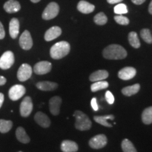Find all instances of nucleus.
<instances>
[{"label": "nucleus", "instance_id": "f257e3e1", "mask_svg": "<svg viewBox=\"0 0 152 152\" xmlns=\"http://www.w3.org/2000/svg\"><path fill=\"white\" fill-rule=\"evenodd\" d=\"M103 56L106 59H123L127 56V52L121 45H111L104 49Z\"/></svg>", "mask_w": 152, "mask_h": 152}, {"label": "nucleus", "instance_id": "f03ea898", "mask_svg": "<svg viewBox=\"0 0 152 152\" xmlns=\"http://www.w3.org/2000/svg\"><path fill=\"white\" fill-rule=\"evenodd\" d=\"M71 46L66 41L58 42L50 49V56L54 59H61L69 54Z\"/></svg>", "mask_w": 152, "mask_h": 152}, {"label": "nucleus", "instance_id": "7ed1b4c3", "mask_svg": "<svg viewBox=\"0 0 152 152\" xmlns=\"http://www.w3.org/2000/svg\"><path fill=\"white\" fill-rule=\"evenodd\" d=\"M73 116L75 118V126L76 129L81 131L90 130L92 127V122L86 114L80 111H75Z\"/></svg>", "mask_w": 152, "mask_h": 152}, {"label": "nucleus", "instance_id": "20e7f679", "mask_svg": "<svg viewBox=\"0 0 152 152\" xmlns=\"http://www.w3.org/2000/svg\"><path fill=\"white\" fill-rule=\"evenodd\" d=\"M59 12V6L56 2L49 3L47 7L44 10L42 15V18L44 20H51L56 17Z\"/></svg>", "mask_w": 152, "mask_h": 152}, {"label": "nucleus", "instance_id": "39448f33", "mask_svg": "<svg viewBox=\"0 0 152 152\" xmlns=\"http://www.w3.org/2000/svg\"><path fill=\"white\" fill-rule=\"evenodd\" d=\"M14 53L11 51H7L0 57V68L2 70L9 69L14 65Z\"/></svg>", "mask_w": 152, "mask_h": 152}, {"label": "nucleus", "instance_id": "423d86ee", "mask_svg": "<svg viewBox=\"0 0 152 152\" xmlns=\"http://www.w3.org/2000/svg\"><path fill=\"white\" fill-rule=\"evenodd\" d=\"M32 73L33 69L31 66L28 64H23L18 68V71L17 72V77L20 82H25L30 78Z\"/></svg>", "mask_w": 152, "mask_h": 152}, {"label": "nucleus", "instance_id": "0eeeda50", "mask_svg": "<svg viewBox=\"0 0 152 152\" xmlns=\"http://www.w3.org/2000/svg\"><path fill=\"white\" fill-rule=\"evenodd\" d=\"M107 144V137L103 134H97L90 139L89 145L91 148L94 149H99L105 147Z\"/></svg>", "mask_w": 152, "mask_h": 152}, {"label": "nucleus", "instance_id": "6e6552de", "mask_svg": "<svg viewBox=\"0 0 152 152\" xmlns=\"http://www.w3.org/2000/svg\"><path fill=\"white\" fill-rule=\"evenodd\" d=\"M33 109V104L31 97L26 96L23 99L20 105V113L23 117L29 116Z\"/></svg>", "mask_w": 152, "mask_h": 152}, {"label": "nucleus", "instance_id": "1a4fd4ad", "mask_svg": "<svg viewBox=\"0 0 152 152\" xmlns=\"http://www.w3.org/2000/svg\"><path fill=\"white\" fill-rule=\"evenodd\" d=\"M26 90L23 85H15L10 88L9 91V96L12 101H17L23 97L26 94Z\"/></svg>", "mask_w": 152, "mask_h": 152}, {"label": "nucleus", "instance_id": "9d476101", "mask_svg": "<svg viewBox=\"0 0 152 152\" xmlns=\"http://www.w3.org/2000/svg\"><path fill=\"white\" fill-rule=\"evenodd\" d=\"M19 45L24 50H29L33 45V39L28 30H25L19 38Z\"/></svg>", "mask_w": 152, "mask_h": 152}, {"label": "nucleus", "instance_id": "9b49d317", "mask_svg": "<svg viewBox=\"0 0 152 152\" xmlns=\"http://www.w3.org/2000/svg\"><path fill=\"white\" fill-rule=\"evenodd\" d=\"M52 70V64L46 61L37 63L34 66L33 71L37 75H45L49 73Z\"/></svg>", "mask_w": 152, "mask_h": 152}, {"label": "nucleus", "instance_id": "f8f14e48", "mask_svg": "<svg viewBox=\"0 0 152 152\" xmlns=\"http://www.w3.org/2000/svg\"><path fill=\"white\" fill-rule=\"evenodd\" d=\"M62 99L60 96H55L49 99V111L54 115H58L60 113V106L61 105Z\"/></svg>", "mask_w": 152, "mask_h": 152}, {"label": "nucleus", "instance_id": "ddd939ff", "mask_svg": "<svg viewBox=\"0 0 152 152\" xmlns=\"http://www.w3.org/2000/svg\"><path fill=\"white\" fill-rule=\"evenodd\" d=\"M137 71L133 67H125L120 70L118 76L120 79L123 80H129L132 79L134 76L136 75Z\"/></svg>", "mask_w": 152, "mask_h": 152}, {"label": "nucleus", "instance_id": "4468645a", "mask_svg": "<svg viewBox=\"0 0 152 152\" xmlns=\"http://www.w3.org/2000/svg\"><path fill=\"white\" fill-rule=\"evenodd\" d=\"M35 121L38 125L42 128H49L51 125V121L49 118L42 112H37L35 115Z\"/></svg>", "mask_w": 152, "mask_h": 152}, {"label": "nucleus", "instance_id": "2eb2a0df", "mask_svg": "<svg viewBox=\"0 0 152 152\" xmlns=\"http://www.w3.org/2000/svg\"><path fill=\"white\" fill-rule=\"evenodd\" d=\"M62 31L61 28L58 26H54L47 30L45 34V39L47 42L54 40V39L59 37Z\"/></svg>", "mask_w": 152, "mask_h": 152}, {"label": "nucleus", "instance_id": "dca6fc26", "mask_svg": "<svg viewBox=\"0 0 152 152\" xmlns=\"http://www.w3.org/2000/svg\"><path fill=\"white\" fill-rule=\"evenodd\" d=\"M4 9L9 14H13L20 10V4L16 0H8L4 5Z\"/></svg>", "mask_w": 152, "mask_h": 152}, {"label": "nucleus", "instance_id": "f3484780", "mask_svg": "<svg viewBox=\"0 0 152 152\" xmlns=\"http://www.w3.org/2000/svg\"><path fill=\"white\" fill-rule=\"evenodd\" d=\"M77 9L80 12L83 13V14H90L92 11H94L95 7L94 5L92 4L87 2L84 0H81L80 1H79V3L77 4Z\"/></svg>", "mask_w": 152, "mask_h": 152}, {"label": "nucleus", "instance_id": "a211bd4d", "mask_svg": "<svg viewBox=\"0 0 152 152\" xmlns=\"http://www.w3.org/2000/svg\"><path fill=\"white\" fill-rule=\"evenodd\" d=\"M19 20L16 18H12L9 23V35L12 39H16L19 34Z\"/></svg>", "mask_w": 152, "mask_h": 152}, {"label": "nucleus", "instance_id": "6ab92c4d", "mask_svg": "<svg viewBox=\"0 0 152 152\" xmlns=\"http://www.w3.org/2000/svg\"><path fill=\"white\" fill-rule=\"evenodd\" d=\"M61 149L64 152H76L78 150V146L71 140H64L61 144Z\"/></svg>", "mask_w": 152, "mask_h": 152}, {"label": "nucleus", "instance_id": "aec40b11", "mask_svg": "<svg viewBox=\"0 0 152 152\" xmlns=\"http://www.w3.org/2000/svg\"><path fill=\"white\" fill-rule=\"evenodd\" d=\"M37 89L42 91H52L56 90L58 87V84L56 83L49 81L39 82L36 84Z\"/></svg>", "mask_w": 152, "mask_h": 152}, {"label": "nucleus", "instance_id": "412c9836", "mask_svg": "<svg viewBox=\"0 0 152 152\" xmlns=\"http://www.w3.org/2000/svg\"><path fill=\"white\" fill-rule=\"evenodd\" d=\"M109 77V73L106 70H99L92 73L90 75V80L91 82H96L104 80Z\"/></svg>", "mask_w": 152, "mask_h": 152}, {"label": "nucleus", "instance_id": "4be33fe9", "mask_svg": "<svg viewBox=\"0 0 152 152\" xmlns=\"http://www.w3.org/2000/svg\"><path fill=\"white\" fill-rule=\"evenodd\" d=\"M115 116L113 115H102V116H94V120L95 122H96L99 124L103 125V126L107 127V128H112V125L111 123H109V120H114Z\"/></svg>", "mask_w": 152, "mask_h": 152}, {"label": "nucleus", "instance_id": "5701e85b", "mask_svg": "<svg viewBox=\"0 0 152 152\" xmlns=\"http://www.w3.org/2000/svg\"><path fill=\"white\" fill-rule=\"evenodd\" d=\"M16 136L17 140H18L19 142H21V143L27 144L30 141V137H28L26 130H25V129L23 128H22V127H18V128L16 129Z\"/></svg>", "mask_w": 152, "mask_h": 152}, {"label": "nucleus", "instance_id": "b1692460", "mask_svg": "<svg viewBox=\"0 0 152 152\" xmlns=\"http://www.w3.org/2000/svg\"><path fill=\"white\" fill-rule=\"evenodd\" d=\"M140 90V84H134L131 86L125 87L124 88L122 89L121 92H122L123 94L125 96H130L132 95L136 94Z\"/></svg>", "mask_w": 152, "mask_h": 152}, {"label": "nucleus", "instance_id": "393cba45", "mask_svg": "<svg viewBox=\"0 0 152 152\" xmlns=\"http://www.w3.org/2000/svg\"><path fill=\"white\" fill-rule=\"evenodd\" d=\"M142 122L146 125H149L152 123V106L145 109L142 114Z\"/></svg>", "mask_w": 152, "mask_h": 152}, {"label": "nucleus", "instance_id": "a878e982", "mask_svg": "<svg viewBox=\"0 0 152 152\" xmlns=\"http://www.w3.org/2000/svg\"><path fill=\"white\" fill-rule=\"evenodd\" d=\"M128 40L130 45L135 49L140 47V42L139 39L137 34L135 32H130L128 35Z\"/></svg>", "mask_w": 152, "mask_h": 152}, {"label": "nucleus", "instance_id": "bb28decb", "mask_svg": "<svg viewBox=\"0 0 152 152\" xmlns=\"http://www.w3.org/2000/svg\"><path fill=\"white\" fill-rule=\"evenodd\" d=\"M109 87V83L105 80H100L94 82V83L91 85V90L92 92H95L97 91L104 90V89L107 88Z\"/></svg>", "mask_w": 152, "mask_h": 152}, {"label": "nucleus", "instance_id": "cd10ccee", "mask_svg": "<svg viewBox=\"0 0 152 152\" xmlns=\"http://www.w3.org/2000/svg\"><path fill=\"white\" fill-rule=\"evenodd\" d=\"M13 123L11 121L0 119V132L7 133L12 128Z\"/></svg>", "mask_w": 152, "mask_h": 152}, {"label": "nucleus", "instance_id": "c85d7f7f", "mask_svg": "<svg viewBox=\"0 0 152 152\" xmlns=\"http://www.w3.org/2000/svg\"><path fill=\"white\" fill-rule=\"evenodd\" d=\"M121 147L123 152H137L133 144L128 139H125L123 140Z\"/></svg>", "mask_w": 152, "mask_h": 152}, {"label": "nucleus", "instance_id": "c756f323", "mask_svg": "<svg viewBox=\"0 0 152 152\" xmlns=\"http://www.w3.org/2000/svg\"><path fill=\"white\" fill-rule=\"evenodd\" d=\"M107 17L103 12H100L94 17V21L99 26H104L107 23Z\"/></svg>", "mask_w": 152, "mask_h": 152}, {"label": "nucleus", "instance_id": "7c9ffc66", "mask_svg": "<svg viewBox=\"0 0 152 152\" xmlns=\"http://www.w3.org/2000/svg\"><path fill=\"white\" fill-rule=\"evenodd\" d=\"M140 35L145 42L148 44L152 43V35L149 29H147V28L142 29L140 32Z\"/></svg>", "mask_w": 152, "mask_h": 152}, {"label": "nucleus", "instance_id": "2f4dec72", "mask_svg": "<svg viewBox=\"0 0 152 152\" xmlns=\"http://www.w3.org/2000/svg\"><path fill=\"white\" fill-rule=\"evenodd\" d=\"M128 11V9H127V6L124 4L119 3L118 4L115 6L114 7V13L118 15H122L127 14Z\"/></svg>", "mask_w": 152, "mask_h": 152}, {"label": "nucleus", "instance_id": "473e14b6", "mask_svg": "<svg viewBox=\"0 0 152 152\" xmlns=\"http://www.w3.org/2000/svg\"><path fill=\"white\" fill-rule=\"evenodd\" d=\"M114 20H115V22L117 23L120 25H122V26H127L130 23V20L127 18V17L123 16L122 15H118L114 17Z\"/></svg>", "mask_w": 152, "mask_h": 152}, {"label": "nucleus", "instance_id": "72a5a7b5", "mask_svg": "<svg viewBox=\"0 0 152 152\" xmlns=\"http://www.w3.org/2000/svg\"><path fill=\"white\" fill-rule=\"evenodd\" d=\"M105 98L106 102H107L109 104H113L114 103L115 98H114L113 94H112L110 91H106L105 94Z\"/></svg>", "mask_w": 152, "mask_h": 152}, {"label": "nucleus", "instance_id": "f704fd0d", "mask_svg": "<svg viewBox=\"0 0 152 152\" xmlns=\"http://www.w3.org/2000/svg\"><path fill=\"white\" fill-rule=\"evenodd\" d=\"M91 106H92V109H93V110H94V111H97L99 110L97 101H96V99L95 97L92 98V100H91Z\"/></svg>", "mask_w": 152, "mask_h": 152}, {"label": "nucleus", "instance_id": "c9c22d12", "mask_svg": "<svg viewBox=\"0 0 152 152\" xmlns=\"http://www.w3.org/2000/svg\"><path fill=\"white\" fill-rule=\"evenodd\" d=\"M5 37V31L4 28V26L2 23L0 22V39H2Z\"/></svg>", "mask_w": 152, "mask_h": 152}, {"label": "nucleus", "instance_id": "e433bc0d", "mask_svg": "<svg viewBox=\"0 0 152 152\" xmlns=\"http://www.w3.org/2000/svg\"><path fill=\"white\" fill-rule=\"evenodd\" d=\"M7 83V79L5 78L3 76L0 75V86H2V85H5Z\"/></svg>", "mask_w": 152, "mask_h": 152}, {"label": "nucleus", "instance_id": "4c0bfd02", "mask_svg": "<svg viewBox=\"0 0 152 152\" xmlns=\"http://www.w3.org/2000/svg\"><path fill=\"white\" fill-rule=\"evenodd\" d=\"M132 1V3H134V4L137 5H140L142 4H143L146 0H131Z\"/></svg>", "mask_w": 152, "mask_h": 152}, {"label": "nucleus", "instance_id": "58836bf2", "mask_svg": "<svg viewBox=\"0 0 152 152\" xmlns=\"http://www.w3.org/2000/svg\"><path fill=\"white\" fill-rule=\"evenodd\" d=\"M123 0H107V2L111 4H119Z\"/></svg>", "mask_w": 152, "mask_h": 152}, {"label": "nucleus", "instance_id": "ea45409f", "mask_svg": "<svg viewBox=\"0 0 152 152\" xmlns=\"http://www.w3.org/2000/svg\"><path fill=\"white\" fill-rule=\"evenodd\" d=\"M4 101V94H2V93L0 92V108H1V106H2Z\"/></svg>", "mask_w": 152, "mask_h": 152}, {"label": "nucleus", "instance_id": "a19ab883", "mask_svg": "<svg viewBox=\"0 0 152 152\" xmlns=\"http://www.w3.org/2000/svg\"><path fill=\"white\" fill-rule=\"evenodd\" d=\"M149 12L150 14L152 15V0L151 1V2H150L149 6Z\"/></svg>", "mask_w": 152, "mask_h": 152}, {"label": "nucleus", "instance_id": "79ce46f5", "mask_svg": "<svg viewBox=\"0 0 152 152\" xmlns=\"http://www.w3.org/2000/svg\"><path fill=\"white\" fill-rule=\"evenodd\" d=\"M30 1H31L32 2H33V3H37V2H39L40 0H30Z\"/></svg>", "mask_w": 152, "mask_h": 152}, {"label": "nucleus", "instance_id": "37998d69", "mask_svg": "<svg viewBox=\"0 0 152 152\" xmlns=\"http://www.w3.org/2000/svg\"><path fill=\"white\" fill-rule=\"evenodd\" d=\"M18 152H23V151H18Z\"/></svg>", "mask_w": 152, "mask_h": 152}]
</instances>
